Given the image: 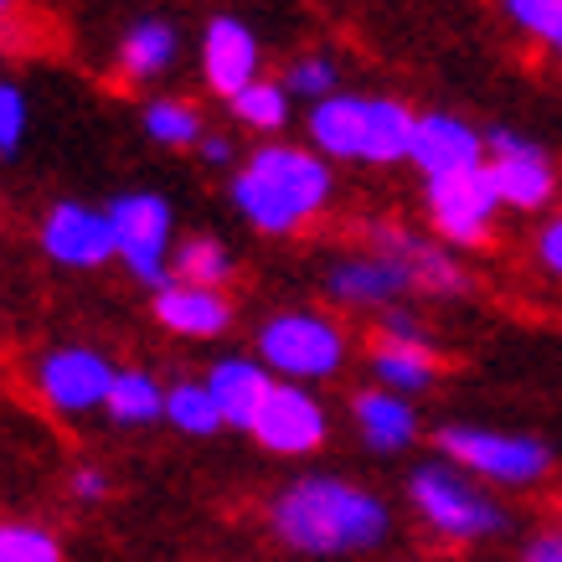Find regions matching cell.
I'll use <instances>...</instances> for the list:
<instances>
[{
	"label": "cell",
	"mask_w": 562,
	"mask_h": 562,
	"mask_svg": "<svg viewBox=\"0 0 562 562\" xmlns=\"http://www.w3.org/2000/svg\"><path fill=\"white\" fill-rule=\"evenodd\" d=\"M325 300L341 310H392V305H408L418 284L403 258L382 254V248H361V254H346L325 269Z\"/></svg>",
	"instance_id": "13"
},
{
	"label": "cell",
	"mask_w": 562,
	"mask_h": 562,
	"mask_svg": "<svg viewBox=\"0 0 562 562\" xmlns=\"http://www.w3.org/2000/svg\"><path fill=\"white\" fill-rule=\"evenodd\" d=\"M254 357L269 367L279 382H330V376L346 372V357H351V341L336 315L325 310H279L258 325Z\"/></svg>",
	"instance_id": "5"
},
{
	"label": "cell",
	"mask_w": 562,
	"mask_h": 562,
	"mask_svg": "<svg viewBox=\"0 0 562 562\" xmlns=\"http://www.w3.org/2000/svg\"><path fill=\"white\" fill-rule=\"evenodd\" d=\"M351 424H357L361 443L372 449V454H403L418 443V408H413V397H397L387 387H367L351 397Z\"/></svg>",
	"instance_id": "18"
},
{
	"label": "cell",
	"mask_w": 562,
	"mask_h": 562,
	"mask_svg": "<svg viewBox=\"0 0 562 562\" xmlns=\"http://www.w3.org/2000/svg\"><path fill=\"white\" fill-rule=\"evenodd\" d=\"M263 47L243 16H212L202 32V78L217 99H238L248 83L263 78Z\"/></svg>",
	"instance_id": "16"
},
{
	"label": "cell",
	"mask_w": 562,
	"mask_h": 562,
	"mask_svg": "<svg viewBox=\"0 0 562 562\" xmlns=\"http://www.w3.org/2000/svg\"><path fill=\"white\" fill-rule=\"evenodd\" d=\"M233 120H238L243 130H254V135L279 139L284 130H290V120H294L290 88L273 83V78H258V83H248L238 99H233Z\"/></svg>",
	"instance_id": "24"
},
{
	"label": "cell",
	"mask_w": 562,
	"mask_h": 562,
	"mask_svg": "<svg viewBox=\"0 0 562 562\" xmlns=\"http://www.w3.org/2000/svg\"><path fill=\"white\" fill-rule=\"evenodd\" d=\"M181 57V32H176L171 16H139L130 32L120 36L114 47V63H120V78L130 83H155L166 78Z\"/></svg>",
	"instance_id": "20"
},
{
	"label": "cell",
	"mask_w": 562,
	"mask_h": 562,
	"mask_svg": "<svg viewBox=\"0 0 562 562\" xmlns=\"http://www.w3.org/2000/svg\"><path fill=\"white\" fill-rule=\"evenodd\" d=\"M413 114L403 99L387 93H336L305 114L310 150H321L330 166H403L413 145Z\"/></svg>",
	"instance_id": "3"
},
{
	"label": "cell",
	"mask_w": 562,
	"mask_h": 562,
	"mask_svg": "<svg viewBox=\"0 0 562 562\" xmlns=\"http://www.w3.org/2000/svg\"><path fill=\"white\" fill-rule=\"evenodd\" d=\"M501 11L531 42H542L552 57H562V0H501Z\"/></svg>",
	"instance_id": "29"
},
{
	"label": "cell",
	"mask_w": 562,
	"mask_h": 562,
	"mask_svg": "<svg viewBox=\"0 0 562 562\" xmlns=\"http://www.w3.org/2000/svg\"><path fill=\"white\" fill-rule=\"evenodd\" d=\"M0 562H68L63 537L26 516H0Z\"/></svg>",
	"instance_id": "27"
},
{
	"label": "cell",
	"mask_w": 562,
	"mask_h": 562,
	"mask_svg": "<svg viewBox=\"0 0 562 562\" xmlns=\"http://www.w3.org/2000/svg\"><path fill=\"white\" fill-rule=\"evenodd\" d=\"M114 376L120 367L99 346H47L32 367V387L57 418H88V413H103Z\"/></svg>",
	"instance_id": "8"
},
{
	"label": "cell",
	"mask_w": 562,
	"mask_h": 562,
	"mask_svg": "<svg viewBox=\"0 0 562 562\" xmlns=\"http://www.w3.org/2000/svg\"><path fill=\"white\" fill-rule=\"evenodd\" d=\"M336 196V171L321 150L263 139L243 155V166L227 181V202L263 238H294L321 217Z\"/></svg>",
	"instance_id": "2"
},
{
	"label": "cell",
	"mask_w": 562,
	"mask_h": 562,
	"mask_svg": "<svg viewBox=\"0 0 562 562\" xmlns=\"http://www.w3.org/2000/svg\"><path fill=\"white\" fill-rule=\"evenodd\" d=\"M279 83L290 88L294 103H325L341 93V68H336V57L330 52H305V57H294L290 68H284V78Z\"/></svg>",
	"instance_id": "28"
},
{
	"label": "cell",
	"mask_w": 562,
	"mask_h": 562,
	"mask_svg": "<svg viewBox=\"0 0 562 562\" xmlns=\"http://www.w3.org/2000/svg\"><path fill=\"white\" fill-rule=\"evenodd\" d=\"M109 227H114V254L139 279L145 290L171 284V258H176V212L160 191H120L103 206Z\"/></svg>",
	"instance_id": "7"
},
{
	"label": "cell",
	"mask_w": 562,
	"mask_h": 562,
	"mask_svg": "<svg viewBox=\"0 0 562 562\" xmlns=\"http://www.w3.org/2000/svg\"><path fill=\"white\" fill-rule=\"evenodd\" d=\"M36 248L47 254V263L57 269H72V273H88V269H103L114 263V227H109V212L103 206H88V202H52L36 222Z\"/></svg>",
	"instance_id": "11"
},
{
	"label": "cell",
	"mask_w": 562,
	"mask_h": 562,
	"mask_svg": "<svg viewBox=\"0 0 562 562\" xmlns=\"http://www.w3.org/2000/svg\"><path fill=\"white\" fill-rule=\"evenodd\" d=\"M11 11H16V0H0V21L11 16Z\"/></svg>",
	"instance_id": "36"
},
{
	"label": "cell",
	"mask_w": 562,
	"mask_h": 562,
	"mask_svg": "<svg viewBox=\"0 0 562 562\" xmlns=\"http://www.w3.org/2000/svg\"><path fill=\"white\" fill-rule=\"evenodd\" d=\"M521 562H562V527L537 531V537L521 547Z\"/></svg>",
	"instance_id": "35"
},
{
	"label": "cell",
	"mask_w": 562,
	"mask_h": 562,
	"mask_svg": "<svg viewBox=\"0 0 562 562\" xmlns=\"http://www.w3.org/2000/svg\"><path fill=\"white\" fill-rule=\"evenodd\" d=\"M408 506L439 542L454 547L491 542V537L512 527V512L491 495V485L475 480L470 470H460L454 460H443V454L408 470Z\"/></svg>",
	"instance_id": "4"
},
{
	"label": "cell",
	"mask_w": 562,
	"mask_h": 562,
	"mask_svg": "<svg viewBox=\"0 0 562 562\" xmlns=\"http://www.w3.org/2000/svg\"><path fill=\"white\" fill-rule=\"evenodd\" d=\"M376 341H397V346H434L428 321L413 305H392L376 315Z\"/></svg>",
	"instance_id": "31"
},
{
	"label": "cell",
	"mask_w": 562,
	"mask_h": 562,
	"mask_svg": "<svg viewBox=\"0 0 562 562\" xmlns=\"http://www.w3.org/2000/svg\"><path fill=\"white\" fill-rule=\"evenodd\" d=\"M269 531L300 558H361L392 537V506L346 475H300L269 495Z\"/></svg>",
	"instance_id": "1"
},
{
	"label": "cell",
	"mask_w": 562,
	"mask_h": 562,
	"mask_svg": "<svg viewBox=\"0 0 562 562\" xmlns=\"http://www.w3.org/2000/svg\"><path fill=\"white\" fill-rule=\"evenodd\" d=\"M150 315L181 341H217L233 330V300L212 284H187V279L160 284L150 300Z\"/></svg>",
	"instance_id": "17"
},
{
	"label": "cell",
	"mask_w": 562,
	"mask_h": 562,
	"mask_svg": "<svg viewBox=\"0 0 562 562\" xmlns=\"http://www.w3.org/2000/svg\"><path fill=\"white\" fill-rule=\"evenodd\" d=\"M139 130H145L155 145H166V150H196L206 139L202 114H196L187 99H150L139 109Z\"/></svg>",
	"instance_id": "25"
},
{
	"label": "cell",
	"mask_w": 562,
	"mask_h": 562,
	"mask_svg": "<svg viewBox=\"0 0 562 562\" xmlns=\"http://www.w3.org/2000/svg\"><path fill=\"white\" fill-rule=\"evenodd\" d=\"M202 382H206V392L217 397L222 424L227 428H254L258 408H263V397H269V387L279 382V376H273L258 357H222Z\"/></svg>",
	"instance_id": "19"
},
{
	"label": "cell",
	"mask_w": 562,
	"mask_h": 562,
	"mask_svg": "<svg viewBox=\"0 0 562 562\" xmlns=\"http://www.w3.org/2000/svg\"><path fill=\"white\" fill-rule=\"evenodd\" d=\"M68 495L78 506H103V501H109V475H103L99 464H78L68 480Z\"/></svg>",
	"instance_id": "32"
},
{
	"label": "cell",
	"mask_w": 562,
	"mask_h": 562,
	"mask_svg": "<svg viewBox=\"0 0 562 562\" xmlns=\"http://www.w3.org/2000/svg\"><path fill=\"white\" fill-rule=\"evenodd\" d=\"M439 454L470 470L485 485L531 491L552 475V449L521 428H485V424H449L439 428Z\"/></svg>",
	"instance_id": "6"
},
{
	"label": "cell",
	"mask_w": 562,
	"mask_h": 562,
	"mask_svg": "<svg viewBox=\"0 0 562 562\" xmlns=\"http://www.w3.org/2000/svg\"><path fill=\"white\" fill-rule=\"evenodd\" d=\"M171 279H187V284H212L222 290L233 279V248L212 233H191V238L176 243V258H171Z\"/></svg>",
	"instance_id": "26"
},
{
	"label": "cell",
	"mask_w": 562,
	"mask_h": 562,
	"mask_svg": "<svg viewBox=\"0 0 562 562\" xmlns=\"http://www.w3.org/2000/svg\"><path fill=\"white\" fill-rule=\"evenodd\" d=\"M166 424L181 434V439H217L222 428V408L217 397L206 392L202 376H187V382H171L166 387Z\"/></svg>",
	"instance_id": "23"
},
{
	"label": "cell",
	"mask_w": 562,
	"mask_h": 562,
	"mask_svg": "<svg viewBox=\"0 0 562 562\" xmlns=\"http://www.w3.org/2000/svg\"><path fill=\"white\" fill-rule=\"evenodd\" d=\"M485 171H491L501 206L506 212H542L558 196V166L537 139L516 130H491L485 135Z\"/></svg>",
	"instance_id": "12"
},
{
	"label": "cell",
	"mask_w": 562,
	"mask_h": 562,
	"mask_svg": "<svg viewBox=\"0 0 562 562\" xmlns=\"http://www.w3.org/2000/svg\"><path fill=\"white\" fill-rule=\"evenodd\" d=\"M196 155H202L212 171H238L243 166V145L233 135H217V130H206V139L196 145Z\"/></svg>",
	"instance_id": "33"
},
{
	"label": "cell",
	"mask_w": 562,
	"mask_h": 562,
	"mask_svg": "<svg viewBox=\"0 0 562 562\" xmlns=\"http://www.w3.org/2000/svg\"><path fill=\"white\" fill-rule=\"evenodd\" d=\"M248 434H254V443L263 454L305 460V454H315L330 439V413H325V403L305 382H273Z\"/></svg>",
	"instance_id": "10"
},
{
	"label": "cell",
	"mask_w": 562,
	"mask_h": 562,
	"mask_svg": "<svg viewBox=\"0 0 562 562\" xmlns=\"http://www.w3.org/2000/svg\"><path fill=\"white\" fill-rule=\"evenodd\" d=\"M26 130H32V99H26V88L0 78V160L21 155Z\"/></svg>",
	"instance_id": "30"
},
{
	"label": "cell",
	"mask_w": 562,
	"mask_h": 562,
	"mask_svg": "<svg viewBox=\"0 0 562 562\" xmlns=\"http://www.w3.org/2000/svg\"><path fill=\"white\" fill-rule=\"evenodd\" d=\"M537 263H542L552 279H562V212L547 217L542 233H537Z\"/></svg>",
	"instance_id": "34"
},
{
	"label": "cell",
	"mask_w": 562,
	"mask_h": 562,
	"mask_svg": "<svg viewBox=\"0 0 562 562\" xmlns=\"http://www.w3.org/2000/svg\"><path fill=\"white\" fill-rule=\"evenodd\" d=\"M103 418L120 428H150L166 424V382L139 367H120L114 387H109V403H103Z\"/></svg>",
	"instance_id": "22"
},
{
	"label": "cell",
	"mask_w": 562,
	"mask_h": 562,
	"mask_svg": "<svg viewBox=\"0 0 562 562\" xmlns=\"http://www.w3.org/2000/svg\"><path fill=\"white\" fill-rule=\"evenodd\" d=\"M367 248L403 258L418 294H428V300H460V294H470V273H464L460 254L449 243H439L434 233H413L403 222H376L367 233Z\"/></svg>",
	"instance_id": "14"
},
{
	"label": "cell",
	"mask_w": 562,
	"mask_h": 562,
	"mask_svg": "<svg viewBox=\"0 0 562 562\" xmlns=\"http://www.w3.org/2000/svg\"><path fill=\"white\" fill-rule=\"evenodd\" d=\"M424 206H428L434 238L449 243V248H480V243H491L495 217L506 212L485 166L464 176H443V181H424Z\"/></svg>",
	"instance_id": "9"
},
{
	"label": "cell",
	"mask_w": 562,
	"mask_h": 562,
	"mask_svg": "<svg viewBox=\"0 0 562 562\" xmlns=\"http://www.w3.org/2000/svg\"><path fill=\"white\" fill-rule=\"evenodd\" d=\"M408 166L424 181H443V176H464L485 166V135L475 124H464L460 114H418L413 124V145H408Z\"/></svg>",
	"instance_id": "15"
},
{
	"label": "cell",
	"mask_w": 562,
	"mask_h": 562,
	"mask_svg": "<svg viewBox=\"0 0 562 562\" xmlns=\"http://www.w3.org/2000/svg\"><path fill=\"white\" fill-rule=\"evenodd\" d=\"M372 376L376 387L397 392V397H418L443 376L439 351L434 346H397V341H372Z\"/></svg>",
	"instance_id": "21"
}]
</instances>
